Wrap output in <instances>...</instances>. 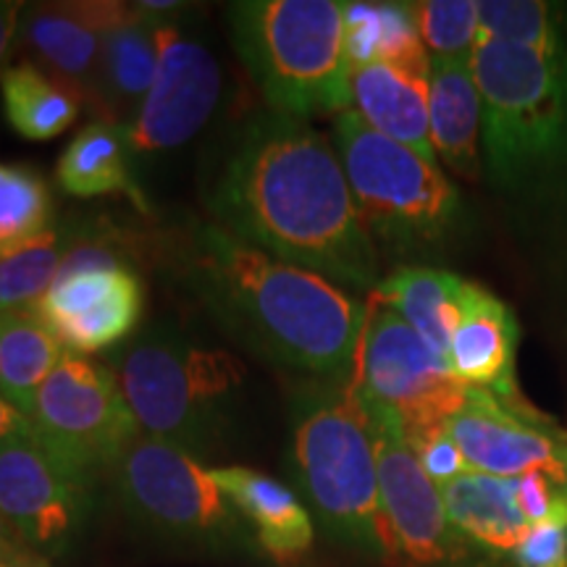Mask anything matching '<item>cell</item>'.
Masks as SVG:
<instances>
[{
  "mask_svg": "<svg viewBox=\"0 0 567 567\" xmlns=\"http://www.w3.org/2000/svg\"><path fill=\"white\" fill-rule=\"evenodd\" d=\"M158 42V71L126 142L134 166L189 145L224 101V63L200 27L174 13H151Z\"/></svg>",
  "mask_w": 567,
  "mask_h": 567,
  "instance_id": "obj_10",
  "label": "cell"
},
{
  "mask_svg": "<svg viewBox=\"0 0 567 567\" xmlns=\"http://www.w3.org/2000/svg\"><path fill=\"white\" fill-rule=\"evenodd\" d=\"M55 179L63 193L74 197L130 195L134 203L147 208L134 179V161L126 132L109 122H92L69 142L55 166Z\"/></svg>",
  "mask_w": 567,
  "mask_h": 567,
  "instance_id": "obj_24",
  "label": "cell"
},
{
  "mask_svg": "<svg viewBox=\"0 0 567 567\" xmlns=\"http://www.w3.org/2000/svg\"><path fill=\"white\" fill-rule=\"evenodd\" d=\"M0 559L11 565H30L38 563V555L21 542V536L11 528V523L0 515Z\"/></svg>",
  "mask_w": 567,
  "mask_h": 567,
  "instance_id": "obj_35",
  "label": "cell"
},
{
  "mask_svg": "<svg viewBox=\"0 0 567 567\" xmlns=\"http://www.w3.org/2000/svg\"><path fill=\"white\" fill-rule=\"evenodd\" d=\"M425 53L439 61H471L481 40L478 3L473 0H421L410 3Z\"/></svg>",
  "mask_w": 567,
  "mask_h": 567,
  "instance_id": "obj_31",
  "label": "cell"
},
{
  "mask_svg": "<svg viewBox=\"0 0 567 567\" xmlns=\"http://www.w3.org/2000/svg\"><path fill=\"white\" fill-rule=\"evenodd\" d=\"M446 431L473 473L499 478L547 473L567 488V439L549 429L534 408L515 410L488 389L471 386L463 408L446 421Z\"/></svg>",
  "mask_w": 567,
  "mask_h": 567,
  "instance_id": "obj_14",
  "label": "cell"
},
{
  "mask_svg": "<svg viewBox=\"0 0 567 567\" xmlns=\"http://www.w3.org/2000/svg\"><path fill=\"white\" fill-rule=\"evenodd\" d=\"M429 126L436 158L465 182H478L484 158V105L471 61L431 59Z\"/></svg>",
  "mask_w": 567,
  "mask_h": 567,
  "instance_id": "obj_21",
  "label": "cell"
},
{
  "mask_svg": "<svg viewBox=\"0 0 567 567\" xmlns=\"http://www.w3.org/2000/svg\"><path fill=\"white\" fill-rule=\"evenodd\" d=\"M379 457L381 523L386 563L394 567H442L463 555L460 534L446 515L442 492L392 415L371 413Z\"/></svg>",
  "mask_w": 567,
  "mask_h": 567,
  "instance_id": "obj_13",
  "label": "cell"
},
{
  "mask_svg": "<svg viewBox=\"0 0 567 567\" xmlns=\"http://www.w3.org/2000/svg\"><path fill=\"white\" fill-rule=\"evenodd\" d=\"M111 365L142 436L195 460L218 455L229 444L245 408L247 379L234 352L158 321L116 347Z\"/></svg>",
  "mask_w": 567,
  "mask_h": 567,
  "instance_id": "obj_3",
  "label": "cell"
},
{
  "mask_svg": "<svg viewBox=\"0 0 567 567\" xmlns=\"http://www.w3.org/2000/svg\"><path fill=\"white\" fill-rule=\"evenodd\" d=\"M231 42L268 109L305 118L352 109L337 0H243L226 9Z\"/></svg>",
  "mask_w": 567,
  "mask_h": 567,
  "instance_id": "obj_6",
  "label": "cell"
},
{
  "mask_svg": "<svg viewBox=\"0 0 567 567\" xmlns=\"http://www.w3.org/2000/svg\"><path fill=\"white\" fill-rule=\"evenodd\" d=\"M210 476L250 523L260 549L276 563H295L313 547V515L292 488L243 465L210 467Z\"/></svg>",
  "mask_w": 567,
  "mask_h": 567,
  "instance_id": "obj_20",
  "label": "cell"
},
{
  "mask_svg": "<svg viewBox=\"0 0 567 567\" xmlns=\"http://www.w3.org/2000/svg\"><path fill=\"white\" fill-rule=\"evenodd\" d=\"M97 476L55 455L38 436L0 444V515L34 555L59 557L87 526Z\"/></svg>",
  "mask_w": 567,
  "mask_h": 567,
  "instance_id": "obj_12",
  "label": "cell"
},
{
  "mask_svg": "<svg viewBox=\"0 0 567 567\" xmlns=\"http://www.w3.org/2000/svg\"><path fill=\"white\" fill-rule=\"evenodd\" d=\"M130 9V3L116 0L27 3L19 19L17 51L24 63L69 84L90 101L105 32Z\"/></svg>",
  "mask_w": 567,
  "mask_h": 567,
  "instance_id": "obj_16",
  "label": "cell"
},
{
  "mask_svg": "<svg viewBox=\"0 0 567 567\" xmlns=\"http://www.w3.org/2000/svg\"><path fill=\"white\" fill-rule=\"evenodd\" d=\"M297 408L292 471L326 534L386 559L371 415L350 384H310Z\"/></svg>",
  "mask_w": 567,
  "mask_h": 567,
  "instance_id": "obj_5",
  "label": "cell"
},
{
  "mask_svg": "<svg viewBox=\"0 0 567 567\" xmlns=\"http://www.w3.org/2000/svg\"><path fill=\"white\" fill-rule=\"evenodd\" d=\"M0 567H21V565H11V563H3V559H0Z\"/></svg>",
  "mask_w": 567,
  "mask_h": 567,
  "instance_id": "obj_38",
  "label": "cell"
},
{
  "mask_svg": "<svg viewBox=\"0 0 567 567\" xmlns=\"http://www.w3.org/2000/svg\"><path fill=\"white\" fill-rule=\"evenodd\" d=\"M176 279L226 337L308 384H350L365 302L323 276L284 264L216 221L176 243Z\"/></svg>",
  "mask_w": 567,
  "mask_h": 567,
  "instance_id": "obj_2",
  "label": "cell"
},
{
  "mask_svg": "<svg viewBox=\"0 0 567 567\" xmlns=\"http://www.w3.org/2000/svg\"><path fill=\"white\" fill-rule=\"evenodd\" d=\"M463 281L444 268L400 266L379 281L371 297L405 318L415 334L450 365V342L460 316Z\"/></svg>",
  "mask_w": 567,
  "mask_h": 567,
  "instance_id": "obj_22",
  "label": "cell"
},
{
  "mask_svg": "<svg viewBox=\"0 0 567 567\" xmlns=\"http://www.w3.org/2000/svg\"><path fill=\"white\" fill-rule=\"evenodd\" d=\"M342 17L350 69L365 63L431 66L410 3H342Z\"/></svg>",
  "mask_w": 567,
  "mask_h": 567,
  "instance_id": "obj_27",
  "label": "cell"
},
{
  "mask_svg": "<svg viewBox=\"0 0 567 567\" xmlns=\"http://www.w3.org/2000/svg\"><path fill=\"white\" fill-rule=\"evenodd\" d=\"M66 354L34 308L0 313V396L30 417L40 386Z\"/></svg>",
  "mask_w": 567,
  "mask_h": 567,
  "instance_id": "obj_25",
  "label": "cell"
},
{
  "mask_svg": "<svg viewBox=\"0 0 567 567\" xmlns=\"http://www.w3.org/2000/svg\"><path fill=\"white\" fill-rule=\"evenodd\" d=\"M34 310L69 352H103L137 329L142 281L134 266L59 271Z\"/></svg>",
  "mask_w": 567,
  "mask_h": 567,
  "instance_id": "obj_15",
  "label": "cell"
},
{
  "mask_svg": "<svg viewBox=\"0 0 567 567\" xmlns=\"http://www.w3.org/2000/svg\"><path fill=\"white\" fill-rule=\"evenodd\" d=\"M408 442L413 446L415 457L421 460L423 471L429 473V478L436 486H444L463 476V473H471L463 452H460L455 439L446 431V423L439 425V429L423 431V434L408 439Z\"/></svg>",
  "mask_w": 567,
  "mask_h": 567,
  "instance_id": "obj_33",
  "label": "cell"
},
{
  "mask_svg": "<svg viewBox=\"0 0 567 567\" xmlns=\"http://www.w3.org/2000/svg\"><path fill=\"white\" fill-rule=\"evenodd\" d=\"M53 226L48 182L30 166L0 163V255L34 243Z\"/></svg>",
  "mask_w": 567,
  "mask_h": 567,
  "instance_id": "obj_28",
  "label": "cell"
},
{
  "mask_svg": "<svg viewBox=\"0 0 567 567\" xmlns=\"http://www.w3.org/2000/svg\"><path fill=\"white\" fill-rule=\"evenodd\" d=\"M69 247V226H53L34 243L0 255V313L34 308L51 289Z\"/></svg>",
  "mask_w": 567,
  "mask_h": 567,
  "instance_id": "obj_30",
  "label": "cell"
},
{
  "mask_svg": "<svg viewBox=\"0 0 567 567\" xmlns=\"http://www.w3.org/2000/svg\"><path fill=\"white\" fill-rule=\"evenodd\" d=\"M32 434L34 429L30 417L19 413L11 402H6L3 396H0V444L13 442V439H21V436H32Z\"/></svg>",
  "mask_w": 567,
  "mask_h": 567,
  "instance_id": "obj_36",
  "label": "cell"
},
{
  "mask_svg": "<svg viewBox=\"0 0 567 567\" xmlns=\"http://www.w3.org/2000/svg\"><path fill=\"white\" fill-rule=\"evenodd\" d=\"M352 389L371 413L392 415L405 439L439 429L463 408L467 384L400 313L368 295Z\"/></svg>",
  "mask_w": 567,
  "mask_h": 567,
  "instance_id": "obj_9",
  "label": "cell"
},
{
  "mask_svg": "<svg viewBox=\"0 0 567 567\" xmlns=\"http://www.w3.org/2000/svg\"><path fill=\"white\" fill-rule=\"evenodd\" d=\"M30 421L40 444L92 476L109 473L142 436L116 373L74 352L40 386Z\"/></svg>",
  "mask_w": 567,
  "mask_h": 567,
  "instance_id": "obj_11",
  "label": "cell"
},
{
  "mask_svg": "<svg viewBox=\"0 0 567 567\" xmlns=\"http://www.w3.org/2000/svg\"><path fill=\"white\" fill-rule=\"evenodd\" d=\"M429 69L365 63L350 69L352 111L384 137L436 161L429 126Z\"/></svg>",
  "mask_w": 567,
  "mask_h": 567,
  "instance_id": "obj_19",
  "label": "cell"
},
{
  "mask_svg": "<svg viewBox=\"0 0 567 567\" xmlns=\"http://www.w3.org/2000/svg\"><path fill=\"white\" fill-rule=\"evenodd\" d=\"M158 71V42L153 17L137 3L126 17L113 24L103 38L101 63L90 92V105L97 122L130 130Z\"/></svg>",
  "mask_w": 567,
  "mask_h": 567,
  "instance_id": "obj_18",
  "label": "cell"
},
{
  "mask_svg": "<svg viewBox=\"0 0 567 567\" xmlns=\"http://www.w3.org/2000/svg\"><path fill=\"white\" fill-rule=\"evenodd\" d=\"M334 140L373 243L392 252H423L460 229V193L436 161L371 130L352 109L337 116Z\"/></svg>",
  "mask_w": 567,
  "mask_h": 567,
  "instance_id": "obj_7",
  "label": "cell"
},
{
  "mask_svg": "<svg viewBox=\"0 0 567 567\" xmlns=\"http://www.w3.org/2000/svg\"><path fill=\"white\" fill-rule=\"evenodd\" d=\"M520 326L515 313L486 287L463 281L460 316L450 342V371L467 386H481L515 410H530L515 384Z\"/></svg>",
  "mask_w": 567,
  "mask_h": 567,
  "instance_id": "obj_17",
  "label": "cell"
},
{
  "mask_svg": "<svg viewBox=\"0 0 567 567\" xmlns=\"http://www.w3.org/2000/svg\"><path fill=\"white\" fill-rule=\"evenodd\" d=\"M21 567H48L45 563H42V559H38V563H30V565H21Z\"/></svg>",
  "mask_w": 567,
  "mask_h": 567,
  "instance_id": "obj_37",
  "label": "cell"
},
{
  "mask_svg": "<svg viewBox=\"0 0 567 567\" xmlns=\"http://www.w3.org/2000/svg\"><path fill=\"white\" fill-rule=\"evenodd\" d=\"M109 473L118 505L142 534L200 555L252 549L250 523L187 452L140 436Z\"/></svg>",
  "mask_w": 567,
  "mask_h": 567,
  "instance_id": "obj_8",
  "label": "cell"
},
{
  "mask_svg": "<svg viewBox=\"0 0 567 567\" xmlns=\"http://www.w3.org/2000/svg\"><path fill=\"white\" fill-rule=\"evenodd\" d=\"M517 567H567V499L509 551Z\"/></svg>",
  "mask_w": 567,
  "mask_h": 567,
  "instance_id": "obj_32",
  "label": "cell"
},
{
  "mask_svg": "<svg viewBox=\"0 0 567 567\" xmlns=\"http://www.w3.org/2000/svg\"><path fill=\"white\" fill-rule=\"evenodd\" d=\"M484 105V163L496 187L536 193L567 176V51L481 38L471 55Z\"/></svg>",
  "mask_w": 567,
  "mask_h": 567,
  "instance_id": "obj_4",
  "label": "cell"
},
{
  "mask_svg": "<svg viewBox=\"0 0 567 567\" xmlns=\"http://www.w3.org/2000/svg\"><path fill=\"white\" fill-rule=\"evenodd\" d=\"M205 205L221 229L276 260L354 292L379 287V250L342 158L305 118H247L213 161Z\"/></svg>",
  "mask_w": 567,
  "mask_h": 567,
  "instance_id": "obj_1",
  "label": "cell"
},
{
  "mask_svg": "<svg viewBox=\"0 0 567 567\" xmlns=\"http://www.w3.org/2000/svg\"><path fill=\"white\" fill-rule=\"evenodd\" d=\"M481 38L534 48L542 53L567 51L563 6L544 0H484L478 3Z\"/></svg>",
  "mask_w": 567,
  "mask_h": 567,
  "instance_id": "obj_29",
  "label": "cell"
},
{
  "mask_svg": "<svg viewBox=\"0 0 567 567\" xmlns=\"http://www.w3.org/2000/svg\"><path fill=\"white\" fill-rule=\"evenodd\" d=\"M446 515L460 536L496 551H513L526 538L530 523L515 499V478L463 473L439 486Z\"/></svg>",
  "mask_w": 567,
  "mask_h": 567,
  "instance_id": "obj_23",
  "label": "cell"
},
{
  "mask_svg": "<svg viewBox=\"0 0 567 567\" xmlns=\"http://www.w3.org/2000/svg\"><path fill=\"white\" fill-rule=\"evenodd\" d=\"M0 101L6 122L21 140L51 142L80 118L84 97L69 84L21 61L0 76Z\"/></svg>",
  "mask_w": 567,
  "mask_h": 567,
  "instance_id": "obj_26",
  "label": "cell"
},
{
  "mask_svg": "<svg viewBox=\"0 0 567 567\" xmlns=\"http://www.w3.org/2000/svg\"><path fill=\"white\" fill-rule=\"evenodd\" d=\"M21 11H24V3H17V0H0V76L9 69L11 55L17 51Z\"/></svg>",
  "mask_w": 567,
  "mask_h": 567,
  "instance_id": "obj_34",
  "label": "cell"
}]
</instances>
